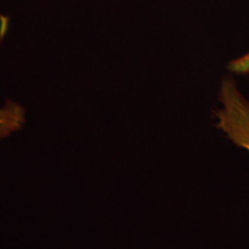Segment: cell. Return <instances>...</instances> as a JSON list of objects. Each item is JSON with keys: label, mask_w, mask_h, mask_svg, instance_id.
<instances>
[{"label": "cell", "mask_w": 249, "mask_h": 249, "mask_svg": "<svg viewBox=\"0 0 249 249\" xmlns=\"http://www.w3.org/2000/svg\"><path fill=\"white\" fill-rule=\"evenodd\" d=\"M227 71L234 76L249 75V50L239 57L232 59L227 65Z\"/></svg>", "instance_id": "7a4b0ae2"}, {"label": "cell", "mask_w": 249, "mask_h": 249, "mask_svg": "<svg viewBox=\"0 0 249 249\" xmlns=\"http://www.w3.org/2000/svg\"><path fill=\"white\" fill-rule=\"evenodd\" d=\"M213 112L216 127L235 147L249 154V99L239 88L234 75L224 76Z\"/></svg>", "instance_id": "6da1fadb"}]
</instances>
